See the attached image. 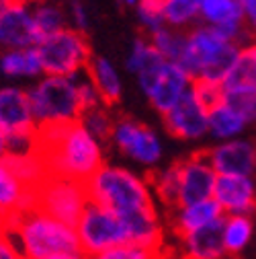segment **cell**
<instances>
[{
  "instance_id": "obj_1",
  "label": "cell",
  "mask_w": 256,
  "mask_h": 259,
  "mask_svg": "<svg viewBox=\"0 0 256 259\" xmlns=\"http://www.w3.org/2000/svg\"><path fill=\"white\" fill-rule=\"evenodd\" d=\"M33 154L39 156L49 177L86 183L103 167V144L78 121L37 125Z\"/></svg>"
},
{
  "instance_id": "obj_2",
  "label": "cell",
  "mask_w": 256,
  "mask_h": 259,
  "mask_svg": "<svg viewBox=\"0 0 256 259\" xmlns=\"http://www.w3.org/2000/svg\"><path fill=\"white\" fill-rule=\"evenodd\" d=\"M3 233L9 235L21 259H59L80 253L74 226L37 208H29L9 220Z\"/></svg>"
},
{
  "instance_id": "obj_3",
  "label": "cell",
  "mask_w": 256,
  "mask_h": 259,
  "mask_svg": "<svg viewBox=\"0 0 256 259\" xmlns=\"http://www.w3.org/2000/svg\"><path fill=\"white\" fill-rule=\"evenodd\" d=\"M242 48L228 41L217 29L199 25L186 33L184 50L176 66L186 72L190 80H207L221 84Z\"/></svg>"
},
{
  "instance_id": "obj_4",
  "label": "cell",
  "mask_w": 256,
  "mask_h": 259,
  "mask_svg": "<svg viewBox=\"0 0 256 259\" xmlns=\"http://www.w3.org/2000/svg\"><path fill=\"white\" fill-rule=\"evenodd\" d=\"M84 187L88 202L99 204L117 216L156 208L148 179L123 167L103 165L84 183Z\"/></svg>"
},
{
  "instance_id": "obj_5",
  "label": "cell",
  "mask_w": 256,
  "mask_h": 259,
  "mask_svg": "<svg viewBox=\"0 0 256 259\" xmlns=\"http://www.w3.org/2000/svg\"><path fill=\"white\" fill-rule=\"evenodd\" d=\"M78 249L84 259L109 255L113 249L127 245V235L119 216L99 204L88 202L74 224Z\"/></svg>"
},
{
  "instance_id": "obj_6",
  "label": "cell",
  "mask_w": 256,
  "mask_h": 259,
  "mask_svg": "<svg viewBox=\"0 0 256 259\" xmlns=\"http://www.w3.org/2000/svg\"><path fill=\"white\" fill-rule=\"evenodd\" d=\"M27 97L37 125L70 123L80 119L74 78L43 76L27 91Z\"/></svg>"
},
{
  "instance_id": "obj_7",
  "label": "cell",
  "mask_w": 256,
  "mask_h": 259,
  "mask_svg": "<svg viewBox=\"0 0 256 259\" xmlns=\"http://www.w3.org/2000/svg\"><path fill=\"white\" fill-rule=\"evenodd\" d=\"M35 50L45 76L74 78L76 74L86 70L92 58L86 37L68 27L53 35L43 37L35 46Z\"/></svg>"
},
{
  "instance_id": "obj_8",
  "label": "cell",
  "mask_w": 256,
  "mask_h": 259,
  "mask_svg": "<svg viewBox=\"0 0 256 259\" xmlns=\"http://www.w3.org/2000/svg\"><path fill=\"white\" fill-rule=\"evenodd\" d=\"M86 204L88 193L84 183L63 177H45L33 193V208L70 226L78 222Z\"/></svg>"
},
{
  "instance_id": "obj_9",
  "label": "cell",
  "mask_w": 256,
  "mask_h": 259,
  "mask_svg": "<svg viewBox=\"0 0 256 259\" xmlns=\"http://www.w3.org/2000/svg\"><path fill=\"white\" fill-rule=\"evenodd\" d=\"M111 140L125 156H130L144 167H156L162 158V142L158 134L136 119H117L113 123Z\"/></svg>"
},
{
  "instance_id": "obj_10",
  "label": "cell",
  "mask_w": 256,
  "mask_h": 259,
  "mask_svg": "<svg viewBox=\"0 0 256 259\" xmlns=\"http://www.w3.org/2000/svg\"><path fill=\"white\" fill-rule=\"evenodd\" d=\"M215 179H217V175L211 169L205 152H197V154H190V156L178 160L176 208L211 200L213 198Z\"/></svg>"
},
{
  "instance_id": "obj_11",
  "label": "cell",
  "mask_w": 256,
  "mask_h": 259,
  "mask_svg": "<svg viewBox=\"0 0 256 259\" xmlns=\"http://www.w3.org/2000/svg\"><path fill=\"white\" fill-rule=\"evenodd\" d=\"M41 41V35L35 27L31 7L19 3H7L0 11V48L9 50H27L35 48Z\"/></svg>"
},
{
  "instance_id": "obj_12",
  "label": "cell",
  "mask_w": 256,
  "mask_h": 259,
  "mask_svg": "<svg viewBox=\"0 0 256 259\" xmlns=\"http://www.w3.org/2000/svg\"><path fill=\"white\" fill-rule=\"evenodd\" d=\"M205 154L215 175L252 177L256 173V142L252 140H226L215 148L205 150Z\"/></svg>"
},
{
  "instance_id": "obj_13",
  "label": "cell",
  "mask_w": 256,
  "mask_h": 259,
  "mask_svg": "<svg viewBox=\"0 0 256 259\" xmlns=\"http://www.w3.org/2000/svg\"><path fill=\"white\" fill-rule=\"evenodd\" d=\"M211 200L223 216H250L256 210V181L240 175H217Z\"/></svg>"
},
{
  "instance_id": "obj_14",
  "label": "cell",
  "mask_w": 256,
  "mask_h": 259,
  "mask_svg": "<svg viewBox=\"0 0 256 259\" xmlns=\"http://www.w3.org/2000/svg\"><path fill=\"white\" fill-rule=\"evenodd\" d=\"M164 125L174 138L199 140L207 134V109L199 103L193 89H188L178 103L164 113Z\"/></svg>"
},
{
  "instance_id": "obj_15",
  "label": "cell",
  "mask_w": 256,
  "mask_h": 259,
  "mask_svg": "<svg viewBox=\"0 0 256 259\" xmlns=\"http://www.w3.org/2000/svg\"><path fill=\"white\" fill-rule=\"evenodd\" d=\"M0 130L7 138L35 134L37 123L31 111L27 91L17 87L0 89Z\"/></svg>"
},
{
  "instance_id": "obj_16",
  "label": "cell",
  "mask_w": 256,
  "mask_h": 259,
  "mask_svg": "<svg viewBox=\"0 0 256 259\" xmlns=\"http://www.w3.org/2000/svg\"><path fill=\"white\" fill-rule=\"evenodd\" d=\"M190 82L193 80L186 76V72L182 68H178L176 64H172V62H164L162 70H160L156 82L152 84V89H150V93L146 97L154 105V109L164 115L166 111H170L178 103L180 97L190 89Z\"/></svg>"
},
{
  "instance_id": "obj_17",
  "label": "cell",
  "mask_w": 256,
  "mask_h": 259,
  "mask_svg": "<svg viewBox=\"0 0 256 259\" xmlns=\"http://www.w3.org/2000/svg\"><path fill=\"white\" fill-rule=\"evenodd\" d=\"M33 189H29L9 167L0 160V222L5 224L21 212L33 208Z\"/></svg>"
},
{
  "instance_id": "obj_18",
  "label": "cell",
  "mask_w": 256,
  "mask_h": 259,
  "mask_svg": "<svg viewBox=\"0 0 256 259\" xmlns=\"http://www.w3.org/2000/svg\"><path fill=\"white\" fill-rule=\"evenodd\" d=\"M223 218L197 229L193 233H186L180 237L182 245V257L184 259H232L223 249V237H221Z\"/></svg>"
},
{
  "instance_id": "obj_19",
  "label": "cell",
  "mask_w": 256,
  "mask_h": 259,
  "mask_svg": "<svg viewBox=\"0 0 256 259\" xmlns=\"http://www.w3.org/2000/svg\"><path fill=\"white\" fill-rule=\"evenodd\" d=\"M219 218H223V212L219 210V206L213 200H205V202H197V204L172 210L170 226L178 237H182L186 233L203 229V226H207Z\"/></svg>"
},
{
  "instance_id": "obj_20",
  "label": "cell",
  "mask_w": 256,
  "mask_h": 259,
  "mask_svg": "<svg viewBox=\"0 0 256 259\" xmlns=\"http://www.w3.org/2000/svg\"><path fill=\"white\" fill-rule=\"evenodd\" d=\"M86 74L90 76L92 84L97 87L101 101L107 105H113L121 99L123 93V84H121V76L115 68V64L107 58H90L88 66H86Z\"/></svg>"
},
{
  "instance_id": "obj_21",
  "label": "cell",
  "mask_w": 256,
  "mask_h": 259,
  "mask_svg": "<svg viewBox=\"0 0 256 259\" xmlns=\"http://www.w3.org/2000/svg\"><path fill=\"white\" fill-rule=\"evenodd\" d=\"M0 72L11 78H35L41 76V62L35 48L9 50L0 54Z\"/></svg>"
},
{
  "instance_id": "obj_22",
  "label": "cell",
  "mask_w": 256,
  "mask_h": 259,
  "mask_svg": "<svg viewBox=\"0 0 256 259\" xmlns=\"http://www.w3.org/2000/svg\"><path fill=\"white\" fill-rule=\"evenodd\" d=\"M221 237H223V249H226L228 257L236 259L254 237L252 216H223Z\"/></svg>"
},
{
  "instance_id": "obj_23",
  "label": "cell",
  "mask_w": 256,
  "mask_h": 259,
  "mask_svg": "<svg viewBox=\"0 0 256 259\" xmlns=\"http://www.w3.org/2000/svg\"><path fill=\"white\" fill-rule=\"evenodd\" d=\"M246 125L248 123L244 121V117H240L226 103H219L217 107H213L207 113V134H211L213 138H217L221 142L238 138L244 132Z\"/></svg>"
},
{
  "instance_id": "obj_24",
  "label": "cell",
  "mask_w": 256,
  "mask_h": 259,
  "mask_svg": "<svg viewBox=\"0 0 256 259\" xmlns=\"http://www.w3.org/2000/svg\"><path fill=\"white\" fill-rule=\"evenodd\" d=\"M199 19L203 21V25L215 29L244 23L242 11L236 0H201Z\"/></svg>"
},
{
  "instance_id": "obj_25",
  "label": "cell",
  "mask_w": 256,
  "mask_h": 259,
  "mask_svg": "<svg viewBox=\"0 0 256 259\" xmlns=\"http://www.w3.org/2000/svg\"><path fill=\"white\" fill-rule=\"evenodd\" d=\"M201 0H164V21L166 27L182 29L199 19Z\"/></svg>"
},
{
  "instance_id": "obj_26",
  "label": "cell",
  "mask_w": 256,
  "mask_h": 259,
  "mask_svg": "<svg viewBox=\"0 0 256 259\" xmlns=\"http://www.w3.org/2000/svg\"><path fill=\"white\" fill-rule=\"evenodd\" d=\"M184 41H186V33H182L178 29H172V27H164L152 35L150 44L166 62L176 64L184 50Z\"/></svg>"
},
{
  "instance_id": "obj_27",
  "label": "cell",
  "mask_w": 256,
  "mask_h": 259,
  "mask_svg": "<svg viewBox=\"0 0 256 259\" xmlns=\"http://www.w3.org/2000/svg\"><path fill=\"white\" fill-rule=\"evenodd\" d=\"M150 183L156 191V196L170 210H174L176 208V196H178V160L166 169H160V171L152 173Z\"/></svg>"
},
{
  "instance_id": "obj_28",
  "label": "cell",
  "mask_w": 256,
  "mask_h": 259,
  "mask_svg": "<svg viewBox=\"0 0 256 259\" xmlns=\"http://www.w3.org/2000/svg\"><path fill=\"white\" fill-rule=\"evenodd\" d=\"M221 103L232 107L240 117H244L246 123L256 121V87L221 91Z\"/></svg>"
},
{
  "instance_id": "obj_29",
  "label": "cell",
  "mask_w": 256,
  "mask_h": 259,
  "mask_svg": "<svg viewBox=\"0 0 256 259\" xmlns=\"http://www.w3.org/2000/svg\"><path fill=\"white\" fill-rule=\"evenodd\" d=\"M31 13H33V21H35V27L39 31L41 39L47 37V35H53L57 33V31L66 29V25H63V13L53 7V5H45V3H39L35 5L33 9H31Z\"/></svg>"
},
{
  "instance_id": "obj_30",
  "label": "cell",
  "mask_w": 256,
  "mask_h": 259,
  "mask_svg": "<svg viewBox=\"0 0 256 259\" xmlns=\"http://www.w3.org/2000/svg\"><path fill=\"white\" fill-rule=\"evenodd\" d=\"M80 123L86 127V132L92 136V138H97L101 144L105 140H111V132H113V119L111 115L107 113V109L103 107H97V109H92V111H86L80 115Z\"/></svg>"
},
{
  "instance_id": "obj_31",
  "label": "cell",
  "mask_w": 256,
  "mask_h": 259,
  "mask_svg": "<svg viewBox=\"0 0 256 259\" xmlns=\"http://www.w3.org/2000/svg\"><path fill=\"white\" fill-rule=\"evenodd\" d=\"M138 17L140 23L146 27L150 35H154L156 31L164 29V0H140L138 3Z\"/></svg>"
},
{
  "instance_id": "obj_32",
  "label": "cell",
  "mask_w": 256,
  "mask_h": 259,
  "mask_svg": "<svg viewBox=\"0 0 256 259\" xmlns=\"http://www.w3.org/2000/svg\"><path fill=\"white\" fill-rule=\"evenodd\" d=\"M74 84H76V99H78L80 115L86 113V111L97 109V107H103L101 95H99L97 87L92 84V80H90V76L86 74V70H82L80 74L74 76Z\"/></svg>"
},
{
  "instance_id": "obj_33",
  "label": "cell",
  "mask_w": 256,
  "mask_h": 259,
  "mask_svg": "<svg viewBox=\"0 0 256 259\" xmlns=\"http://www.w3.org/2000/svg\"><path fill=\"white\" fill-rule=\"evenodd\" d=\"M190 89H193L199 103L207 109V113L221 103V84L207 82V80H193L190 82Z\"/></svg>"
},
{
  "instance_id": "obj_34",
  "label": "cell",
  "mask_w": 256,
  "mask_h": 259,
  "mask_svg": "<svg viewBox=\"0 0 256 259\" xmlns=\"http://www.w3.org/2000/svg\"><path fill=\"white\" fill-rule=\"evenodd\" d=\"M107 257L109 259H162V249H148V247L127 243L113 249Z\"/></svg>"
},
{
  "instance_id": "obj_35",
  "label": "cell",
  "mask_w": 256,
  "mask_h": 259,
  "mask_svg": "<svg viewBox=\"0 0 256 259\" xmlns=\"http://www.w3.org/2000/svg\"><path fill=\"white\" fill-rule=\"evenodd\" d=\"M152 44L150 41H146V39H136L134 41V46H132V52L127 54V60H125V68L130 70L132 74H138L140 72V68L146 64V60L150 58V54H152Z\"/></svg>"
},
{
  "instance_id": "obj_36",
  "label": "cell",
  "mask_w": 256,
  "mask_h": 259,
  "mask_svg": "<svg viewBox=\"0 0 256 259\" xmlns=\"http://www.w3.org/2000/svg\"><path fill=\"white\" fill-rule=\"evenodd\" d=\"M236 3L242 11V19L248 33H254L256 37V0H236Z\"/></svg>"
},
{
  "instance_id": "obj_37",
  "label": "cell",
  "mask_w": 256,
  "mask_h": 259,
  "mask_svg": "<svg viewBox=\"0 0 256 259\" xmlns=\"http://www.w3.org/2000/svg\"><path fill=\"white\" fill-rule=\"evenodd\" d=\"M70 19L74 23V31L78 33H86L88 31V13L80 3H74L70 9Z\"/></svg>"
},
{
  "instance_id": "obj_38",
  "label": "cell",
  "mask_w": 256,
  "mask_h": 259,
  "mask_svg": "<svg viewBox=\"0 0 256 259\" xmlns=\"http://www.w3.org/2000/svg\"><path fill=\"white\" fill-rule=\"evenodd\" d=\"M0 259H21L17 247L13 245L7 233H0Z\"/></svg>"
},
{
  "instance_id": "obj_39",
  "label": "cell",
  "mask_w": 256,
  "mask_h": 259,
  "mask_svg": "<svg viewBox=\"0 0 256 259\" xmlns=\"http://www.w3.org/2000/svg\"><path fill=\"white\" fill-rule=\"evenodd\" d=\"M7 154H9L7 136H5V132H3V130H0V160H5V158H7Z\"/></svg>"
},
{
  "instance_id": "obj_40",
  "label": "cell",
  "mask_w": 256,
  "mask_h": 259,
  "mask_svg": "<svg viewBox=\"0 0 256 259\" xmlns=\"http://www.w3.org/2000/svg\"><path fill=\"white\" fill-rule=\"evenodd\" d=\"M9 3H19V5L31 7V5H39V3H43V0H9Z\"/></svg>"
},
{
  "instance_id": "obj_41",
  "label": "cell",
  "mask_w": 256,
  "mask_h": 259,
  "mask_svg": "<svg viewBox=\"0 0 256 259\" xmlns=\"http://www.w3.org/2000/svg\"><path fill=\"white\" fill-rule=\"evenodd\" d=\"M248 52H250V56H252V62H254V72H256V41H252V44L248 46Z\"/></svg>"
},
{
  "instance_id": "obj_42",
  "label": "cell",
  "mask_w": 256,
  "mask_h": 259,
  "mask_svg": "<svg viewBox=\"0 0 256 259\" xmlns=\"http://www.w3.org/2000/svg\"><path fill=\"white\" fill-rule=\"evenodd\" d=\"M59 259H84L80 253H76V255H66V257H59Z\"/></svg>"
},
{
  "instance_id": "obj_43",
  "label": "cell",
  "mask_w": 256,
  "mask_h": 259,
  "mask_svg": "<svg viewBox=\"0 0 256 259\" xmlns=\"http://www.w3.org/2000/svg\"><path fill=\"white\" fill-rule=\"evenodd\" d=\"M123 3H125V5H130V7H138L140 0H123Z\"/></svg>"
},
{
  "instance_id": "obj_44",
  "label": "cell",
  "mask_w": 256,
  "mask_h": 259,
  "mask_svg": "<svg viewBox=\"0 0 256 259\" xmlns=\"http://www.w3.org/2000/svg\"><path fill=\"white\" fill-rule=\"evenodd\" d=\"M7 3H9V0H0V11H3V9L7 7Z\"/></svg>"
},
{
  "instance_id": "obj_45",
  "label": "cell",
  "mask_w": 256,
  "mask_h": 259,
  "mask_svg": "<svg viewBox=\"0 0 256 259\" xmlns=\"http://www.w3.org/2000/svg\"><path fill=\"white\" fill-rule=\"evenodd\" d=\"M92 259H109L107 255H103V257H92Z\"/></svg>"
},
{
  "instance_id": "obj_46",
  "label": "cell",
  "mask_w": 256,
  "mask_h": 259,
  "mask_svg": "<svg viewBox=\"0 0 256 259\" xmlns=\"http://www.w3.org/2000/svg\"><path fill=\"white\" fill-rule=\"evenodd\" d=\"M0 233H3V222H0Z\"/></svg>"
}]
</instances>
